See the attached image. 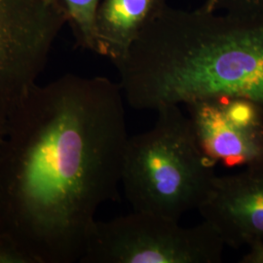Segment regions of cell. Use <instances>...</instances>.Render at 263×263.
Masks as SVG:
<instances>
[{
	"instance_id": "1",
	"label": "cell",
	"mask_w": 263,
	"mask_h": 263,
	"mask_svg": "<svg viewBox=\"0 0 263 263\" xmlns=\"http://www.w3.org/2000/svg\"><path fill=\"white\" fill-rule=\"evenodd\" d=\"M119 83L34 85L0 142V234L32 263L79 262L98 210L119 198L129 140Z\"/></svg>"
},
{
	"instance_id": "2",
	"label": "cell",
	"mask_w": 263,
	"mask_h": 263,
	"mask_svg": "<svg viewBox=\"0 0 263 263\" xmlns=\"http://www.w3.org/2000/svg\"><path fill=\"white\" fill-rule=\"evenodd\" d=\"M115 67L125 101L136 110L223 96L263 107V14L167 4Z\"/></svg>"
},
{
	"instance_id": "3",
	"label": "cell",
	"mask_w": 263,
	"mask_h": 263,
	"mask_svg": "<svg viewBox=\"0 0 263 263\" xmlns=\"http://www.w3.org/2000/svg\"><path fill=\"white\" fill-rule=\"evenodd\" d=\"M155 111L152 128L128 140L121 187L134 211L179 221L207 200L216 163L202 151L179 105Z\"/></svg>"
},
{
	"instance_id": "4",
	"label": "cell",
	"mask_w": 263,
	"mask_h": 263,
	"mask_svg": "<svg viewBox=\"0 0 263 263\" xmlns=\"http://www.w3.org/2000/svg\"><path fill=\"white\" fill-rule=\"evenodd\" d=\"M226 244L209 222L183 227L179 220L133 211L97 220L81 263H219Z\"/></svg>"
},
{
	"instance_id": "5",
	"label": "cell",
	"mask_w": 263,
	"mask_h": 263,
	"mask_svg": "<svg viewBox=\"0 0 263 263\" xmlns=\"http://www.w3.org/2000/svg\"><path fill=\"white\" fill-rule=\"evenodd\" d=\"M66 25L53 0H0V142Z\"/></svg>"
},
{
	"instance_id": "6",
	"label": "cell",
	"mask_w": 263,
	"mask_h": 263,
	"mask_svg": "<svg viewBox=\"0 0 263 263\" xmlns=\"http://www.w3.org/2000/svg\"><path fill=\"white\" fill-rule=\"evenodd\" d=\"M185 106L198 142L210 159L226 167L262 166V106L227 96Z\"/></svg>"
},
{
	"instance_id": "7",
	"label": "cell",
	"mask_w": 263,
	"mask_h": 263,
	"mask_svg": "<svg viewBox=\"0 0 263 263\" xmlns=\"http://www.w3.org/2000/svg\"><path fill=\"white\" fill-rule=\"evenodd\" d=\"M198 211L226 246L239 249L263 244V165L216 176Z\"/></svg>"
},
{
	"instance_id": "8",
	"label": "cell",
	"mask_w": 263,
	"mask_h": 263,
	"mask_svg": "<svg viewBox=\"0 0 263 263\" xmlns=\"http://www.w3.org/2000/svg\"><path fill=\"white\" fill-rule=\"evenodd\" d=\"M167 0H102L97 14V51L114 66L123 61L142 29Z\"/></svg>"
},
{
	"instance_id": "9",
	"label": "cell",
	"mask_w": 263,
	"mask_h": 263,
	"mask_svg": "<svg viewBox=\"0 0 263 263\" xmlns=\"http://www.w3.org/2000/svg\"><path fill=\"white\" fill-rule=\"evenodd\" d=\"M71 28L76 45L97 51V14L102 0H53Z\"/></svg>"
},
{
	"instance_id": "10",
	"label": "cell",
	"mask_w": 263,
	"mask_h": 263,
	"mask_svg": "<svg viewBox=\"0 0 263 263\" xmlns=\"http://www.w3.org/2000/svg\"><path fill=\"white\" fill-rule=\"evenodd\" d=\"M202 7L210 12L257 15L263 14V0H205Z\"/></svg>"
},
{
	"instance_id": "11",
	"label": "cell",
	"mask_w": 263,
	"mask_h": 263,
	"mask_svg": "<svg viewBox=\"0 0 263 263\" xmlns=\"http://www.w3.org/2000/svg\"><path fill=\"white\" fill-rule=\"evenodd\" d=\"M0 263H32L8 238L0 234Z\"/></svg>"
},
{
	"instance_id": "12",
	"label": "cell",
	"mask_w": 263,
	"mask_h": 263,
	"mask_svg": "<svg viewBox=\"0 0 263 263\" xmlns=\"http://www.w3.org/2000/svg\"><path fill=\"white\" fill-rule=\"evenodd\" d=\"M241 263H263V244L248 247V252L242 256Z\"/></svg>"
}]
</instances>
